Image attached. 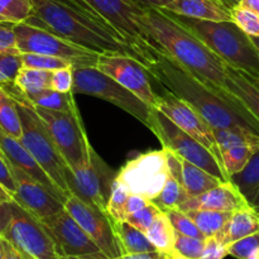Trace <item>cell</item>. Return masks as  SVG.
<instances>
[{"mask_svg": "<svg viewBox=\"0 0 259 259\" xmlns=\"http://www.w3.org/2000/svg\"><path fill=\"white\" fill-rule=\"evenodd\" d=\"M22 67V53L19 51L0 52V86L14 83Z\"/></svg>", "mask_w": 259, "mask_h": 259, "instance_id": "obj_35", "label": "cell"}, {"mask_svg": "<svg viewBox=\"0 0 259 259\" xmlns=\"http://www.w3.org/2000/svg\"><path fill=\"white\" fill-rule=\"evenodd\" d=\"M230 180L244 195L249 204H252L259 192V149L253 154L247 166L239 174L230 177Z\"/></svg>", "mask_w": 259, "mask_h": 259, "instance_id": "obj_29", "label": "cell"}, {"mask_svg": "<svg viewBox=\"0 0 259 259\" xmlns=\"http://www.w3.org/2000/svg\"><path fill=\"white\" fill-rule=\"evenodd\" d=\"M65 209L78 223L86 234L95 242L101 252L109 259L123 255L116 238L111 218L105 210L95 205L82 201L75 195L70 194L65 201Z\"/></svg>", "mask_w": 259, "mask_h": 259, "instance_id": "obj_15", "label": "cell"}, {"mask_svg": "<svg viewBox=\"0 0 259 259\" xmlns=\"http://www.w3.org/2000/svg\"><path fill=\"white\" fill-rule=\"evenodd\" d=\"M55 259H109L105 254L99 255H58Z\"/></svg>", "mask_w": 259, "mask_h": 259, "instance_id": "obj_52", "label": "cell"}, {"mask_svg": "<svg viewBox=\"0 0 259 259\" xmlns=\"http://www.w3.org/2000/svg\"><path fill=\"white\" fill-rule=\"evenodd\" d=\"M146 234L158 252L164 254H174L176 230L166 212L161 211L157 215L153 224L149 227Z\"/></svg>", "mask_w": 259, "mask_h": 259, "instance_id": "obj_27", "label": "cell"}, {"mask_svg": "<svg viewBox=\"0 0 259 259\" xmlns=\"http://www.w3.org/2000/svg\"><path fill=\"white\" fill-rule=\"evenodd\" d=\"M149 202H151V200H148L147 197L142 196V195H137V194L129 195L128 200H126L125 207H124L125 220L129 215L133 214V212H136V211H138V210L143 209V207H146Z\"/></svg>", "mask_w": 259, "mask_h": 259, "instance_id": "obj_47", "label": "cell"}, {"mask_svg": "<svg viewBox=\"0 0 259 259\" xmlns=\"http://www.w3.org/2000/svg\"><path fill=\"white\" fill-rule=\"evenodd\" d=\"M148 128L156 134L164 148L172 151L181 158L201 167L202 169L222 181H230V177L228 176L224 166L206 147L185 133L181 128L172 123L164 114L157 109L152 110Z\"/></svg>", "mask_w": 259, "mask_h": 259, "instance_id": "obj_8", "label": "cell"}, {"mask_svg": "<svg viewBox=\"0 0 259 259\" xmlns=\"http://www.w3.org/2000/svg\"><path fill=\"white\" fill-rule=\"evenodd\" d=\"M60 255H99L100 248L66 209L42 220Z\"/></svg>", "mask_w": 259, "mask_h": 259, "instance_id": "obj_17", "label": "cell"}, {"mask_svg": "<svg viewBox=\"0 0 259 259\" xmlns=\"http://www.w3.org/2000/svg\"><path fill=\"white\" fill-rule=\"evenodd\" d=\"M110 175V168L90 144L85 158L68 168L67 185L70 194L106 211V204L114 182Z\"/></svg>", "mask_w": 259, "mask_h": 259, "instance_id": "obj_12", "label": "cell"}, {"mask_svg": "<svg viewBox=\"0 0 259 259\" xmlns=\"http://www.w3.org/2000/svg\"><path fill=\"white\" fill-rule=\"evenodd\" d=\"M5 258V247H4V239L0 237V259Z\"/></svg>", "mask_w": 259, "mask_h": 259, "instance_id": "obj_56", "label": "cell"}, {"mask_svg": "<svg viewBox=\"0 0 259 259\" xmlns=\"http://www.w3.org/2000/svg\"><path fill=\"white\" fill-rule=\"evenodd\" d=\"M0 129L14 138H22V121L17 100L0 86Z\"/></svg>", "mask_w": 259, "mask_h": 259, "instance_id": "obj_28", "label": "cell"}, {"mask_svg": "<svg viewBox=\"0 0 259 259\" xmlns=\"http://www.w3.org/2000/svg\"><path fill=\"white\" fill-rule=\"evenodd\" d=\"M72 93L73 95L85 94L103 99L131 114L148 128L149 118L154 108L149 106L118 81L96 67L73 66Z\"/></svg>", "mask_w": 259, "mask_h": 259, "instance_id": "obj_7", "label": "cell"}, {"mask_svg": "<svg viewBox=\"0 0 259 259\" xmlns=\"http://www.w3.org/2000/svg\"><path fill=\"white\" fill-rule=\"evenodd\" d=\"M250 38H252L253 43H254L255 48H257V51H258V53H259V37H250ZM257 80H258V82H259V78H257Z\"/></svg>", "mask_w": 259, "mask_h": 259, "instance_id": "obj_58", "label": "cell"}, {"mask_svg": "<svg viewBox=\"0 0 259 259\" xmlns=\"http://www.w3.org/2000/svg\"><path fill=\"white\" fill-rule=\"evenodd\" d=\"M95 67L118 81L149 106H157L158 94L154 93L151 85V73L136 57L124 53H100Z\"/></svg>", "mask_w": 259, "mask_h": 259, "instance_id": "obj_14", "label": "cell"}, {"mask_svg": "<svg viewBox=\"0 0 259 259\" xmlns=\"http://www.w3.org/2000/svg\"><path fill=\"white\" fill-rule=\"evenodd\" d=\"M25 22L99 53H124L137 58L123 35L86 0H30ZM138 60V58H137Z\"/></svg>", "mask_w": 259, "mask_h": 259, "instance_id": "obj_2", "label": "cell"}, {"mask_svg": "<svg viewBox=\"0 0 259 259\" xmlns=\"http://www.w3.org/2000/svg\"><path fill=\"white\" fill-rule=\"evenodd\" d=\"M218 2L220 3V4H223L224 7H227L228 9H234L235 7H238L240 3V0H218Z\"/></svg>", "mask_w": 259, "mask_h": 259, "instance_id": "obj_54", "label": "cell"}, {"mask_svg": "<svg viewBox=\"0 0 259 259\" xmlns=\"http://www.w3.org/2000/svg\"><path fill=\"white\" fill-rule=\"evenodd\" d=\"M154 109L161 111L172 123L181 128L185 133L191 136L197 142L206 147L223 164L222 153L215 141L211 125L201 116V114L192 108L187 101L164 89L163 94L158 95V103Z\"/></svg>", "mask_w": 259, "mask_h": 259, "instance_id": "obj_16", "label": "cell"}, {"mask_svg": "<svg viewBox=\"0 0 259 259\" xmlns=\"http://www.w3.org/2000/svg\"><path fill=\"white\" fill-rule=\"evenodd\" d=\"M163 259H186V258H184V257H181V255L174 253V254H167Z\"/></svg>", "mask_w": 259, "mask_h": 259, "instance_id": "obj_57", "label": "cell"}, {"mask_svg": "<svg viewBox=\"0 0 259 259\" xmlns=\"http://www.w3.org/2000/svg\"><path fill=\"white\" fill-rule=\"evenodd\" d=\"M52 71L38 70L23 66L14 81V85L25 99L51 89Z\"/></svg>", "mask_w": 259, "mask_h": 259, "instance_id": "obj_26", "label": "cell"}, {"mask_svg": "<svg viewBox=\"0 0 259 259\" xmlns=\"http://www.w3.org/2000/svg\"><path fill=\"white\" fill-rule=\"evenodd\" d=\"M258 149L259 144H242L222 151L223 166L228 176L232 177L239 174Z\"/></svg>", "mask_w": 259, "mask_h": 259, "instance_id": "obj_33", "label": "cell"}, {"mask_svg": "<svg viewBox=\"0 0 259 259\" xmlns=\"http://www.w3.org/2000/svg\"><path fill=\"white\" fill-rule=\"evenodd\" d=\"M139 27L151 42L199 80L222 95L234 99L227 90V63L166 12L146 8Z\"/></svg>", "mask_w": 259, "mask_h": 259, "instance_id": "obj_3", "label": "cell"}, {"mask_svg": "<svg viewBox=\"0 0 259 259\" xmlns=\"http://www.w3.org/2000/svg\"><path fill=\"white\" fill-rule=\"evenodd\" d=\"M232 18L248 35L259 37V15L257 13L242 7L232 9Z\"/></svg>", "mask_w": 259, "mask_h": 259, "instance_id": "obj_40", "label": "cell"}, {"mask_svg": "<svg viewBox=\"0 0 259 259\" xmlns=\"http://www.w3.org/2000/svg\"><path fill=\"white\" fill-rule=\"evenodd\" d=\"M9 166L17 182V192L13 199L19 202L30 214L42 222L65 209V202L58 199L47 187L20 168H17L10 163Z\"/></svg>", "mask_w": 259, "mask_h": 259, "instance_id": "obj_18", "label": "cell"}, {"mask_svg": "<svg viewBox=\"0 0 259 259\" xmlns=\"http://www.w3.org/2000/svg\"><path fill=\"white\" fill-rule=\"evenodd\" d=\"M164 212H166L167 217L171 220L176 233H180V234L182 235H187V237L199 238V239H206V237L202 234L201 230L197 228V225L195 224L194 220H192L186 212L181 211V210L179 209L167 210V211Z\"/></svg>", "mask_w": 259, "mask_h": 259, "instance_id": "obj_37", "label": "cell"}, {"mask_svg": "<svg viewBox=\"0 0 259 259\" xmlns=\"http://www.w3.org/2000/svg\"><path fill=\"white\" fill-rule=\"evenodd\" d=\"M228 254V247L217 237H209L205 240L204 253L200 259H224Z\"/></svg>", "mask_w": 259, "mask_h": 259, "instance_id": "obj_45", "label": "cell"}, {"mask_svg": "<svg viewBox=\"0 0 259 259\" xmlns=\"http://www.w3.org/2000/svg\"><path fill=\"white\" fill-rule=\"evenodd\" d=\"M238 7H242V8H245V9L252 10V12L257 13L259 15V0H240Z\"/></svg>", "mask_w": 259, "mask_h": 259, "instance_id": "obj_51", "label": "cell"}, {"mask_svg": "<svg viewBox=\"0 0 259 259\" xmlns=\"http://www.w3.org/2000/svg\"><path fill=\"white\" fill-rule=\"evenodd\" d=\"M0 153H2V152H0Z\"/></svg>", "mask_w": 259, "mask_h": 259, "instance_id": "obj_60", "label": "cell"}, {"mask_svg": "<svg viewBox=\"0 0 259 259\" xmlns=\"http://www.w3.org/2000/svg\"><path fill=\"white\" fill-rule=\"evenodd\" d=\"M186 214L197 225L206 238L214 237L224 228L233 212L217 211V210H190Z\"/></svg>", "mask_w": 259, "mask_h": 259, "instance_id": "obj_30", "label": "cell"}, {"mask_svg": "<svg viewBox=\"0 0 259 259\" xmlns=\"http://www.w3.org/2000/svg\"><path fill=\"white\" fill-rule=\"evenodd\" d=\"M162 210L151 201L146 207H143V209L138 210V211L129 215V217L126 218L125 222H128L129 224L136 227L137 229H139L141 232L147 233V230H148L149 227L153 224L154 219H156L157 215Z\"/></svg>", "mask_w": 259, "mask_h": 259, "instance_id": "obj_41", "label": "cell"}, {"mask_svg": "<svg viewBox=\"0 0 259 259\" xmlns=\"http://www.w3.org/2000/svg\"><path fill=\"white\" fill-rule=\"evenodd\" d=\"M228 254L237 259H247L259 248V232L227 245Z\"/></svg>", "mask_w": 259, "mask_h": 259, "instance_id": "obj_42", "label": "cell"}, {"mask_svg": "<svg viewBox=\"0 0 259 259\" xmlns=\"http://www.w3.org/2000/svg\"><path fill=\"white\" fill-rule=\"evenodd\" d=\"M227 90L259 125V82L257 78L228 66Z\"/></svg>", "mask_w": 259, "mask_h": 259, "instance_id": "obj_21", "label": "cell"}, {"mask_svg": "<svg viewBox=\"0 0 259 259\" xmlns=\"http://www.w3.org/2000/svg\"><path fill=\"white\" fill-rule=\"evenodd\" d=\"M4 247H5V258L4 259H25L19 252H18L17 249H15L14 247H13L12 244H10L9 242H7L5 239H4Z\"/></svg>", "mask_w": 259, "mask_h": 259, "instance_id": "obj_50", "label": "cell"}, {"mask_svg": "<svg viewBox=\"0 0 259 259\" xmlns=\"http://www.w3.org/2000/svg\"><path fill=\"white\" fill-rule=\"evenodd\" d=\"M249 206V201L230 180V181L222 182L217 187L199 196L190 197L179 207V210L184 212L190 210H217V211L234 212Z\"/></svg>", "mask_w": 259, "mask_h": 259, "instance_id": "obj_19", "label": "cell"}, {"mask_svg": "<svg viewBox=\"0 0 259 259\" xmlns=\"http://www.w3.org/2000/svg\"><path fill=\"white\" fill-rule=\"evenodd\" d=\"M113 224L123 254L157 252V248L152 244L146 233L141 232L125 220L113 222Z\"/></svg>", "mask_w": 259, "mask_h": 259, "instance_id": "obj_25", "label": "cell"}, {"mask_svg": "<svg viewBox=\"0 0 259 259\" xmlns=\"http://www.w3.org/2000/svg\"><path fill=\"white\" fill-rule=\"evenodd\" d=\"M0 237L25 259H55L60 255L43 223L14 199L0 204Z\"/></svg>", "mask_w": 259, "mask_h": 259, "instance_id": "obj_6", "label": "cell"}, {"mask_svg": "<svg viewBox=\"0 0 259 259\" xmlns=\"http://www.w3.org/2000/svg\"><path fill=\"white\" fill-rule=\"evenodd\" d=\"M144 66L152 78L187 101L211 128H244L259 134L257 121L237 100L227 98L207 86L157 46L151 50Z\"/></svg>", "mask_w": 259, "mask_h": 259, "instance_id": "obj_1", "label": "cell"}, {"mask_svg": "<svg viewBox=\"0 0 259 259\" xmlns=\"http://www.w3.org/2000/svg\"><path fill=\"white\" fill-rule=\"evenodd\" d=\"M250 206H252L253 209H254V211L259 215V192L257 194V196H255V199L252 201Z\"/></svg>", "mask_w": 259, "mask_h": 259, "instance_id": "obj_55", "label": "cell"}, {"mask_svg": "<svg viewBox=\"0 0 259 259\" xmlns=\"http://www.w3.org/2000/svg\"><path fill=\"white\" fill-rule=\"evenodd\" d=\"M51 89L60 93H72L73 89V66L60 68L52 72Z\"/></svg>", "mask_w": 259, "mask_h": 259, "instance_id": "obj_43", "label": "cell"}, {"mask_svg": "<svg viewBox=\"0 0 259 259\" xmlns=\"http://www.w3.org/2000/svg\"><path fill=\"white\" fill-rule=\"evenodd\" d=\"M0 184L12 196H14L17 192V182L13 176L9 163H8L7 158L3 156V153H0Z\"/></svg>", "mask_w": 259, "mask_h": 259, "instance_id": "obj_46", "label": "cell"}, {"mask_svg": "<svg viewBox=\"0 0 259 259\" xmlns=\"http://www.w3.org/2000/svg\"><path fill=\"white\" fill-rule=\"evenodd\" d=\"M205 240L176 233L174 253L186 259H200L204 253Z\"/></svg>", "mask_w": 259, "mask_h": 259, "instance_id": "obj_39", "label": "cell"}, {"mask_svg": "<svg viewBox=\"0 0 259 259\" xmlns=\"http://www.w3.org/2000/svg\"><path fill=\"white\" fill-rule=\"evenodd\" d=\"M259 232V215L252 206L234 211L217 237L223 244L229 245L242 238Z\"/></svg>", "mask_w": 259, "mask_h": 259, "instance_id": "obj_23", "label": "cell"}, {"mask_svg": "<svg viewBox=\"0 0 259 259\" xmlns=\"http://www.w3.org/2000/svg\"><path fill=\"white\" fill-rule=\"evenodd\" d=\"M12 51H19L17 48L14 23L0 20V52H12Z\"/></svg>", "mask_w": 259, "mask_h": 259, "instance_id": "obj_44", "label": "cell"}, {"mask_svg": "<svg viewBox=\"0 0 259 259\" xmlns=\"http://www.w3.org/2000/svg\"><path fill=\"white\" fill-rule=\"evenodd\" d=\"M17 48L20 53H37L70 61L73 66L95 67L100 53L70 42L52 32L27 22L14 24Z\"/></svg>", "mask_w": 259, "mask_h": 259, "instance_id": "obj_9", "label": "cell"}, {"mask_svg": "<svg viewBox=\"0 0 259 259\" xmlns=\"http://www.w3.org/2000/svg\"><path fill=\"white\" fill-rule=\"evenodd\" d=\"M2 88H4L17 100L18 111L22 121V138L19 141L34 157L56 186L66 195V197H68L70 190L67 185V171L70 167L58 151L47 126L38 115L34 106L19 93L14 83Z\"/></svg>", "mask_w": 259, "mask_h": 259, "instance_id": "obj_5", "label": "cell"}, {"mask_svg": "<svg viewBox=\"0 0 259 259\" xmlns=\"http://www.w3.org/2000/svg\"><path fill=\"white\" fill-rule=\"evenodd\" d=\"M168 175L166 149L162 148L129 159L116 174L115 181L131 194L142 195L152 201L163 190Z\"/></svg>", "mask_w": 259, "mask_h": 259, "instance_id": "obj_10", "label": "cell"}, {"mask_svg": "<svg viewBox=\"0 0 259 259\" xmlns=\"http://www.w3.org/2000/svg\"><path fill=\"white\" fill-rule=\"evenodd\" d=\"M12 199H13L12 195H10L9 192L5 190V187L0 184V204H3V202H5V201H9V200H12Z\"/></svg>", "mask_w": 259, "mask_h": 259, "instance_id": "obj_53", "label": "cell"}, {"mask_svg": "<svg viewBox=\"0 0 259 259\" xmlns=\"http://www.w3.org/2000/svg\"><path fill=\"white\" fill-rule=\"evenodd\" d=\"M129 195H131V192L114 179L110 196H109L108 204H106V212L113 222H124L125 220L124 207H125Z\"/></svg>", "mask_w": 259, "mask_h": 259, "instance_id": "obj_36", "label": "cell"}, {"mask_svg": "<svg viewBox=\"0 0 259 259\" xmlns=\"http://www.w3.org/2000/svg\"><path fill=\"white\" fill-rule=\"evenodd\" d=\"M166 12L172 19L199 38L228 66L259 78V53L248 35L234 20H202Z\"/></svg>", "mask_w": 259, "mask_h": 259, "instance_id": "obj_4", "label": "cell"}, {"mask_svg": "<svg viewBox=\"0 0 259 259\" xmlns=\"http://www.w3.org/2000/svg\"><path fill=\"white\" fill-rule=\"evenodd\" d=\"M247 259H259V248L257 250H255V252H253L252 254H250Z\"/></svg>", "mask_w": 259, "mask_h": 259, "instance_id": "obj_59", "label": "cell"}, {"mask_svg": "<svg viewBox=\"0 0 259 259\" xmlns=\"http://www.w3.org/2000/svg\"><path fill=\"white\" fill-rule=\"evenodd\" d=\"M32 14L30 0H0V20L9 23L25 22Z\"/></svg>", "mask_w": 259, "mask_h": 259, "instance_id": "obj_34", "label": "cell"}, {"mask_svg": "<svg viewBox=\"0 0 259 259\" xmlns=\"http://www.w3.org/2000/svg\"><path fill=\"white\" fill-rule=\"evenodd\" d=\"M162 9L182 17L202 20H233L232 10L218 0H174Z\"/></svg>", "mask_w": 259, "mask_h": 259, "instance_id": "obj_22", "label": "cell"}, {"mask_svg": "<svg viewBox=\"0 0 259 259\" xmlns=\"http://www.w3.org/2000/svg\"><path fill=\"white\" fill-rule=\"evenodd\" d=\"M0 152H2L3 156L7 158V161L12 166L24 171L30 177H33L38 182H40L43 186L47 187L58 199L62 200L63 202L66 201V199H67L66 195L56 186L55 182L46 174L45 169L35 161L34 157L30 154V152L23 146L22 142L19 139L7 134L2 129H0Z\"/></svg>", "mask_w": 259, "mask_h": 259, "instance_id": "obj_20", "label": "cell"}, {"mask_svg": "<svg viewBox=\"0 0 259 259\" xmlns=\"http://www.w3.org/2000/svg\"><path fill=\"white\" fill-rule=\"evenodd\" d=\"M33 106L37 108L50 109V110L58 111H76L78 110L75 100H73V93H60V91L48 90L42 91L32 98L27 99Z\"/></svg>", "mask_w": 259, "mask_h": 259, "instance_id": "obj_31", "label": "cell"}, {"mask_svg": "<svg viewBox=\"0 0 259 259\" xmlns=\"http://www.w3.org/2000/svg\"><path fill=\"white\" fill-rule=\"evenodd\" d=\"M125 39L142 63H146L154 43L144 35L139 20L146 7L139 0H86Z\"/></svg>", "mask_w": 259, "mask_h": 259, "instance_id": "obj_11", "label": "cell"}, {"mask_svg": "<svg viewBox=\"0 0 259 259\" xmlns=\"http://www.w3.org/2000/svg\"><path fill=\"white\" fill-rule=\"evenodd\" d=\"M167 254L162 252H148V253H131V254H123L115 259H163Z\"/></svg>", "mask_w": 259, "mask_h": 259, "instance_id": "obj_48", "label": "cell"}, {"mask_svg": "<svg viewBox=\"0 0 259 259\" xmlns=\"http://www.w3.org/2000/svg\"><path fill=\"white\" fill-rule=\"evenodd\" d=\"M35 111L47 126L53 142L68 167H73L85 158L89 142L81 120L80 111H58L37 108Z\"/></svg>", "mask_w": 259, "mask_h": 259, "instance_id": "obj_13", "label": "cell"}, {"mask_svg": "<svg viewBox=\"0 0 259 259\" xmlns=\"http://www.w3.org/2000/svg\"><path fill=\"white\" fill-rule=\"evenodd\" d=\"M146 8H153V9H162L167 7L174 0H139Z\"/></svg>", "mask_w": 259, "mask_h": 259, "instance_id": "obj_49", "label": "cell"}, {"mask_svg": "<svg viewBox=\"0 0 259 259\" xmlns=\"http://www.w3.org/2000/svg\"><path fill=\"white\" fill-rule=\"evenodd\" d=\"M180 161H181L182 166V185H184L189 199L199 196V195L204 194V192L209 191V190L214 189L218 185L224 182L218 177L212 176L205 169H202L201 167L196 166V164L191 163V162L186 161L181 157H180Z\"/></svg>", "mask_w": 259, "mask_h": 259, "instance_id": "obj_24", "label": "cell"}, {"mask_svg": "<svg viewBox=\"0 0 259 259\" xmlns=\"http://www.w3.org/2000/svg\"><path fill=\"white\" fill-rule=\"evenodd\" d=\"M187 200H189V196L185 191L182 182L169 174L163 190L156 199L152 200V202L157 205L162 211H167V210L179 209Z\"/></svg>", "mask_w": 259, "mask_h": 259, "instance_id": "obj_32", "label": "cell"}, {"mask_svg": "<svg viewBox=\"0 0 259 259\" xmlns=\"http://www.w3.org/2000/svg\"><path fill=\"white\" fill-rule=\"evenodd\" d=\"M23 66L30 68H38V70L56 71L60 68L73 66L70 61L62 60V58L52 57V56L37 55V53H22Z\"/></svg>", "mask_w": 259, "mask_h": 259, "instance_id": "obj_38", "label": "cell"}]
</instances>
